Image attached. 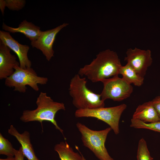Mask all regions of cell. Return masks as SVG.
Segmentation results:
<instances>
[{"label":"cell","mask_w":160,"mask_h":160,"mask_svg":"<svg viewBox=\"0 0 160 160\" xmlns=\"http://www.w3.org/2000/svg\"><path fill=\"white\" fill-rule=\"evenodd\" d=\"M122 65L117 53L108 49L100 52L89 64L80 68L78 74L92 82L101 81L119 74Z\"/></svg>","instance_id":"1"},{"label":"cell","mask_w":160,"mask_h":160,"mask_svg":"<svg viewBox=\"0 0 160 160\" xmlns=\"http://www.w3.org/2000/svg\"><path fill=\"white\" fill-rule=\"evenodd\" d=\"M36 103L37 107L35 110L23 111L20 118V120L24 122L38 121L42 126L43 121L50 122L62 133L66 140L63 130L59 127L55 119V115L59 111L65 110L64 104L54 101L46 93L42 92H40L37 97Z\"/></svg>","instance_id":"2"},{"label":"cell","mask_w":160,"mask_h":160,"mask_svg":"<svg viewBox=\"0 0 160 160\" xmlns=\"http://www.w3.org/2000/svg\"><path fill=\"white\" fill-rule=\"evenodd\" d=\"M85 77L78 74L71 79L69 88V94L72 98V103L77 109H93L104 107V101L100 94L95 93L86 86Z\"/></svg>","instance_id":"3"},{"label":"cell","mask_w":160,"mask_h":160,"mask_svg":"<svg viewBox=\"0 0 160 160\" xmlns=\"http://www.w3.org/2000/svg\"><path fill=\"white\" fill-rule=\"evenodd\" d=\"M76 126L81 135L83 145L90 149L100 160H114L109 155L105 146L107 136L112 129L110 127L96 131L91 129L80 122Z\"/></svg>","instance_id":"4"},{"label":"cell","mask_w":160,"mask_h":160,"mask_svg":"<svg viewBox=\"0 0 160 160\" xmlns=\"http://www.w3.org/2000/svg\"><path fill=\"white\" fill-rule=\"evenodd\" d=\"M13 74L5 79V84L9 87L14 88V91L25 93L28 85L36 91L39 88V84L45 85L47 84V77L38 76L35 70L31 67L23 69L19 65L15 68Z\"/></svg>","instance_id":"5"},{"label":"cell","mask_w":160,"mask_h":160,"mask_svg":"<svg viewBox=\"0 0 160 160\" xmlns=\"http://www.w3.org/2000/svg\"><path fill=\"white\" fill-rule=\"evenodd\" d=\"M127 107L125 104L115 106L93 109H77L76 117H91L97 118L108 124L116 135L119 133V123L121 116Z\"/></svg>","instance_id":"6"},{"label":"cell","mask_w":160,"mask_h":160,"mask_svg":"<svg viewBox=\"0 0 160 160\" xmlns=\"http://www.w3.org/2000/svg\"><path fill=\"white\" fill-rule=\"evenodd\" d=\"M103 88L100 94L101 99L105 101L111 99L114 101H120L129 97L133 91L132 85L118 75L106 79L101 81Z\"/></svg>","instance_id":"7"},{"label":"cell","mask_w":160,"mask_h":160,"mask_svg":"<svg viewBox=\"0 0 160 160\" xmlns=\"http://www.w3.org/2000/svg\"><path fill=\"white\" fill-rule=\"evenodd\" d=\"M124 60L141 76L144 78L148 67L152 63L151 52L135 47L127 49Z\"/></svg>","instance_id":"8"},{"label":"cell","mask_w":160,"mask_h":160,"mask_svg":"<svg viewBox=\"0 0 160 160\" xmlns=\"http://www.w3.org/2000/svg\"><path fill=\"white\" fill-rule=\"evenodd\" d=\"M68 25V23H64L53 29L42 31L38 39L35 41L31 42V45L33 47L41 50L46 59L49 61L54 56L52 47L57 34Z\"/></svg>","instance_id":"9"},{"label":"cell","mask_w":160,"mask_h":160,"mask_svg":"<svg viewBox=\"0 0 160 160\" xmlns=\"http://www.w3.org/2000/svg\"><path fill=\"white\" fill-rule=\"evenodd\" d=\"M0 40L17 55L21 68L25 69L31 67V62L28 56L30 49L28 46L19 43L11 36L9 32L2 31H0Z\"/></svg>","instance_id":"10"},{"label":"cell","mask_w":160,"mask_h":160,"mask_svg":"<svg viewBox=\"0 0 160 160\" xmlns=\"http://www.w3.org/2000/svg\"><path fill=\"white\" fill-rule=\"evenodd\" d=\"M11 49L0 40V79H6L12 75L15 68L20 66L16 55L10 53Z\"/></svg>","instance_id":"11"},{"label":"cell","mask_w":160,"mask_h":160,"mask_svg":"<svg viewBox=\"0 0 160 160\" xmlns=\"http://www.w3.org/2000/svg\"><path fill=\"white\" fill-rule=\"evenodd\" d=\"M8 133L14 136L21 144L22 152L28 160H40L36 156L31 144L30 134L28 132L25 131L20 134L12 125L8 130Z\"/></svg>","instance_id":"12"},{"label":"cell","mask_w":160,"mask_h":160,"mask_svg":"<svg viewBox=\"0 0 160 160\" xmlns=\"http://www.w3.org/2000/svg\"><path fill=\"white\" fill-rule=\"evenodd\" d=\"M2 28L6 31L12 33H21L28 38L31 42L36 41L42 32L39 27L35 25L31 22H28L26 20L21 22L18 27L16 28L9 26L3 23Z\"/></svg>","instance_id":"13"},{"label":"cell","mask_w":160,"mask_h":160,"mask_svg":"<svg viewBox=\"0 0 160 160\" xmlns=\"http://www.w3.org/2000/svg\"><path fill=\"white\" fill-rule=\"evenodd\" d=\"M132 118L138 119L145 122H151L160 121L151 101L139 105L133 114Z\"/></svg>","instance_id":"14"},{"label":"cell","mask_w":160,"mask_h":160,"mask_svg":"<svg viewBox=\"0 0 160 160\" xmlns=\"http://www.w3.org/2000/svg\"><path fill=\"white\" fill-rule=\"evenodd\" d=\"M54 150L61 160H86L82 154L74 152L66 141L55 145Z\"/></svg>","instance_id":"15"},{"label":"cell","mask_w":160,"mask_h":160,"mask_svg":"<svg viewBox=\"0 0 160 160\" xmlns=\"http://www.w3.org/2000/svg\"><path fill=\"white\" fill-rule=\"evenodd\" d=\"M119 74L122 76V78L129 84L140 87L143 83L144 78L138 74L127 63L121 67Z\"/></svg>","instance_id":"16"},{"label":"cell","mask_w":160,"mask_h":160,"mask_svg":"<svg viewBox=\"0 0 160 160\" xmlns=\"http://www.w3.org/2000/svg\"><path fill=\"white\" fill-rule=\"evenodd\" d=\"M130 126L135 128L147 129L160 132V121L146 123L132 118L131 119Z\"/></svg>","instance_id":"17"},{"label":"cell","mask_w":160,"mask_h":160,"mask_svg":"<svg viewBox=\"0 0 160 160\" xmlns=\"http://www.w3.org/2000/svg\"><path fill=\"white\" fill-rule=\"evenodd\" d=\"M15 150L11 143L0 133V154L5 155L7 157H13Z\"/></svg>","instance_id":"18"},{"label":"cell","mask_w":160,"mask_h":160,"mask_svg":"<svg viewBox=\"0 0 160 160\" xmlns=\"http://www.w3.org/2000/svg\"><path fill=\"white\" fill-rule=\"evenodd\" d=\"M137 158V160H153L150 154L146 141L143 138L138 142Z\"/></svg>","instance_id":"19"},{"label":"cell","mask_w":160,"mask_h":160,"mask_svg":"<svg viewBox=\"0 0 160 160\" xmlns=\"http://www.w3.org/2000/svg\"><path fill=\"white\" fill-rule=\"evenodd\" d=\"M6 7L13 11H19L25 6V1L24 0H5Z\"/></svg>","instance_id":"20"},{"label":"cell","mask_w":160,"mask_h":160,"mask_svg":"<svg viewBox=\"0 0 160 160\" xmlns=\"http://www.w3.org/2000/svg\"><path fill=\"white\" fill-rule=\"evenodd\" d=\"M152 104L155 109L160 119V96H157L151 101Z\"/></svg>","instance_id":"21"},{"label":"cell","mask_w":160,"mask_h":160,"mask_svg":"<svg viewBox=\"0 0 160 160\" xmlns=\"http://www.w3.org/2000/svg\"><path fill=\"white\" fill-rule=\"evenodd\" d=\"M15 160H24L25 156L22 152L21 147L18 150H15Z\"/></svg>","instance_id":"22"},{"label":"cell","mask_w":160,"mask_h":160,"mask_svg":"<svg viewBox=\"0 0 160 160\" xmlns=\"http://www.w3.org/2000/svg\"><path fill=\"white\" fill-rule=\"evenodd\" d=\"M6 7L4 0H0V9L2 15H3L4 13V10Z\"/></svg>","instance_id":"23"},{"label":"cell","mask_w":160,"mask_h":160,"mask_svg":"<svg viewBox=\"0 0 160 160\" xmlns=\"http://www.w3.org/2000/svg\"><path fill=\"white\" fill-rule=\"evenodd\" d=\"M0 160H15V157H7L6 159H0Z\"/></svg>","instance_id":"24"},{"label":"cell","mask_w":160,"mask_h":160,"mask_svg":"<svg viewBox=\"0 0 160 160\" xmlns=\"http://www.w3.org/2000/svg\"></svg>","instance_id":"25"}]
</instances>
